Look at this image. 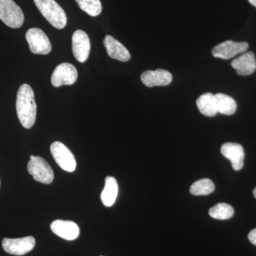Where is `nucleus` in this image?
Masks as SVG:
<instances>
[{"mask_svg": "<svg viewBox=\"0 0 256 256\" xmlns=\"http://www.w3.org/2000/svg\"><path fill=\"white\" fill-rule=\"evenodd\" d=\"M16 114L24 128L30 129L36 118V104L33 89L28 84L18 88L16 100Z\"/></svg>", "mask_w": 256, "mask_h": 256, "instance_id": "f257e3e1", "label": "nucleus"}, {"mask_svg": "<svg viewBox=\"0 0 256 256\" xmlns=\"http://www.w3.org/2000/svg\"><path fill=\"white\" fill-rule=\"evenodd\" d=\"M35 4L43 15L54 26L62 30L67 24V16L65 12L55 0H34Z\"/></svg>", "mask_w": 256, "mask_h": 256, "instance_id": "f03ea898", "label": "nucleus"}, {"mask_svg": "<svg viewBox=\"0 0 256 256\" xmlns=\"http://www.w3.org/2000/svg\"><path fill=\"white\" fill-rule=\"evenodd\" d=\"M0 20L9 28H18L22 26L24 16L13 0H0Z\"/></svg>", "mask_w": 256, "mask_h": 256, "instance_id": "7ed1b4c3", "label": "nucleus"}, {"mask_svg": "<svg viewBox=\"0 0 256 256\" xmlns=\"http://www.w3.org/2000/svg\"><path fill=\"white\" fill-rule=\"evenodd\" d=\"M28 170V172L38 182L48 184L54 178V174L50 165L41 156H30Z\"/></svg>", "mask_w": 256, "mask_h": 256, "instance_id": "20e7f679", "label": "nucleus"}, {"mask_svg": "<svg viewBox=\"0 0 256 256\" xmlns=\"http://www.w3.org/2000/svg\"><path fill=\"white\" fill-rule=\"evenodd\" d=\"M50 150L56 162L62 170L68 172L75 171L76 168L75 156L65 144L56 141L52 143Z\"/></svg>", "mask_w": 256, "mask_h": 256, "instance_id": "39448f33", "label": "nucleus"}, {"mask_svg": "<svg viewBox=\"0 0 256 256\" xmlns=\"http://www.w3.org/2000/svg\"><path fill=\"white\" fill-rule=\"evenodd\" d=\"M26 40L30 50L34 54L46 55L52 50V44L42 30L32 28L26 32Z\"/></svg>", "mask_w": 256, "mask_h": 256, "instance_id": "423d86ee", "label": "nucleus"}, {"mask_svg": "<svg viewBox=\"0 0 256 256\" xmlns=\"http://www.w3.org/2000/svg\"><path fill=\"white\" fill-rule=\"evenodd\" d=\"M78 78V72L74 65L68 63L57 66L52 76V85L54 87L73 85Z\"/></svg>", "mask_w": 256, "mask_h": 256, "instance_id": "0eeeda50", "label": "nucleus"}, {"mask_svg": "<svg viewBox=\"0 0 256 256\" xmlns=\"http://www.w3.org/2000/svg\"><path fill=\"white\" fill-rule=\"evenodd\" d=\"M36 240L33 236L20 238H5L2 240L4 252L14 256H24L33 250Z\"/></svg>", "mask_w": 256, "mask_h": 256, "instance_id": "6e6552de", "label": "nucleus"}, {"mask_svg": "<svg viewBox=\"0 0 256 256\" xmlns=\"http://www.w3.org/2000/svg\"><path fill=\"white\" fill-rule=\"evenodd\" d=\"M248 47L247 42H236L228 40L214 47L212 55L215 58L228 60L240 54L245 53Z\"/></svg>", "mask_w": 256, "mask_h": 256, "instance_id": "1a4fd4ad", "label": "nucleus"}, {"mask_svg": "<svg viewBox=\"0 0 256 256\" xmlns=\"http://www.w3.org/2000/svg\"><path fill=\"white\" fill-rule=\"evenodd\" d=\"M72 50L75 58L80 63L86 62L90 50L89 37L85 32L76 30L72 36Z\"/></svg>", "mask_w": 256, "mask_h": 256, "instance_id": "9d476101", "label": "nucleus"}, {"mask_svg": "<svg viewBox=\"0 0 256 256\" xmlns=\"http://www.w3.org/2000/svg\"><path fill=\"white\" fill-rule=\"evenodd\" d=\"M140 79L146 87L166 86L172 82V75L168 70L159 68L144 72Z\"/></svg>", "mask_w": 256, "mask_h": 256, "instance_id": "9b49d317", "label": "nucleus"}, {"mask_svg": "<svg viewBox=\"0 0 256 256\" xmlns=\"http://www.w3.org/2000/svg\"><path fill=\"white\" fill-rule=\"evenodd\" d=\"M220 152L226 158L230 160L234 170L239 171L244 168L245 152L242 144L226 142L222 146Z\"/></svg>", "mask_w": 256, "mask_h": 256, "instance_id": "f8f14e48", "label": "nucleus"}, {"mask_svg": "<svg viewBox=\"0 0 256 256\" xmlns=\"http://www.w3.org/2000/svg\"><path fill=\"white\" fill-rule=\"evenodd\" d=\"M50 229L56 235L67 240H74L79 236L80 229L75 222L57 220L50 224Z\"/></svg>", "mask_w": 256, "mask_h": 256, "instance_id": "ddd939ff", "label": "nucleus"}, {"mask_svg": "<svg viewBox=\"0 0 256 256\" xmlns=\"http://www.w3.org/2000/svg\"><path fill=\"white\" fill-rule=\"evenodd\" d=\"M104 44L107 54L110 58L122 62H126L130 60V54L127 48L112 36H106Z\"/></svg>", "mask_w": 256, "mask_h": 256, "instance_id": "4468645a", "label": "nucleus"}, {"mask_svg": "<svg viewBox=\"0 0 256 256\" xmlns=\"http://www.w3.org/2000/svg\"><path fill=\"white\" fill-rule=\"evenodd\" d=\"M232 66L240 76H249L256 70V60L254 52H247L232 62Z\"/></svg>", "mask_w": 256, "mask_h": 256, "instance_id": "2eb2a0df", "label": "nucleus"}, {"mask_svg": "<svg viewBox=\"0 0 256 256\" xmlns=\"http://www.w3.org/2000/svg\"><path fill=\"white\" fill-rule=\"evenodd\" d=\"M118 194V184L114 176H107L105 180V186L101 192L100 200L104 206H112Z\"/></svg>", "mask_w": 256, "mask_h": 256, "instance_id": "dca6fc26", "label": "nucleus"}, {"mask_svg": "<svg viewBox=\"0 0 256 256\" xmlns=\"http://www.w3.org/2000/svg\"><path fill=\"white\" fill-rule=\"evenodd\" d=\"M196 106L201 114L207 117H214L218 114L214 95L212 92L200 96L196 100Z\"/></svg>", "mask_w": 256, "mask_h": 256, "instance_id": "f3484780", "label": "nucleus"}, {"mask_svg": "<svg viewBox=\"0 0 256 256\" xmlns=\"http://www.w3.org/2000/svg\"><path fill=\"white\" fill-rule=\"evenodd\" d=\"M217 112L226 116H232L236 111L237 105L235 100L230 96L224 94L214 95Z\"/></svg>", "mask_w": 256, "mask_h": 256, "instance_id": "a211bd4d", "label": "nucleus"}, {"mask_svg": "<svg viewBox=\"0 0 256 256\" xmlns=\"http://www.w3.org/2000/svg\"><path fill=\"white\" fill-rule=\"evenodd\" d=\"M215 190V185L210 178H202L195 182L190 188V192L195 196H202L212 194Z\"/></svg>", "mask_w": 256, "mask_h": 256, "instance_id": "6ab92c4d", "label": "nucleus"}, {"mask_svg": "<svg viewBox=\"0 0 256 256\" xmlns=\"http://www.w3.org/2000/svg\"><path fill=\"white\" fill-rule=\"evenodd\" d=\"M210 216L215 220H227L234 214L233 207L226 203H220L210 208L208 210Z\"/></svg>", "mask_w": 256, "mask_h": 256, "instance_id": "aec40b11", "label": "nucleus"}, {"mask_svg": "<svg viewBox=\"0 0 256 256\" xmlns=\"http://www.w3.org/2000/svg\"><path fill=\"white\" fill-rule=\"evenodd\" d=\"M79 8L92 16H97L102 12L100 0H76Z\"/></svg>", "mask_w": 256, "mask_h": 256, "instance_id": "412c9836", "label": "nucleus"}, {"mask_svg": "<svg viewBox=\"0 0 256 256\" xmlns=\"http://www.w3.org/2000/svg\"><path fill=\"white\" fill-rule=\"evenodd\" d=\"M248 240L252 245L256 246V228L252 229V232L249 233Z\"/></svg>", "mask_w": 256, "mask_h": 256, "instance_id": "4be33fe9", "label": "nucleus"}, {"mask_svg": "<svg viewBox=\"0 0 256 256\" xmlns=\"http://www.w3.org/2000/svg\"><path fill=\"white\" fill-rule=\"evenodd\" d=\"M249 2L256 8V0H248Z\"/></svg>", "mask_w": 256, "mask_h": 256, "instance_id": "5701e85b", "label": "nucleus"}, {"mask_svg": "<svg viewBox=\"0 0 256 256\" xmlns=\"http://www.w3.org/2000/svg\"><path fill=\"white\" fill-rule=\"evenodd\" d=\"M252 193H254V197L256 198V188H254V192H252Z\"/></svg>", "mask_w": 256, "mask_h": 256, "instance_id": "b1692460", "label": "nucleus"}, {"mask_svg": "<svg viewBox=\"0 0 256 256\" xmlns=\"http://www.w3.org/2000/svg\"></svg>", "mask_w": 256, "mask_h": 256, "instance_id": "393cba45", "label": "nucleus"}]
</instances>
